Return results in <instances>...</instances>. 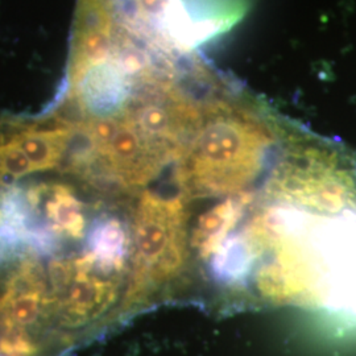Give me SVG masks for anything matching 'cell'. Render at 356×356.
Returning <instances> with one entry per match:
<instances>
[{"label":"cell","mask_w":356,"mask_h":356,"mask_svg":"<svg viewBox=\"0 0 356 356\" xmlns=\"http://www.w3.org/2000/svg\"><path fill=\"white\" fill-rule=\"evenodd\" d=\"M32 172H36V168L16 144L0 147V179L24 177Z\"/></svg>","instance_id":"4"},{"label":"cell","mask_w":356,"mask_h":356,"mask_svg":"<svg viewBox=\"0 0 356 356\" xmlns=\"http://www.w3.org/2000/svg\"><path fill=\"white\" fill-rule=\"evenodd\" d=\"M51 191V198L47 209L53 223L51 227L58 234L64 232L74 239L82 238L85 216L82 214L81 202L64 185H53Z\"/></svg>","instance_id":"3"},{"label":"cell","mask_w":356,"mask_h":356,"mask_svg":"<svg viewBox=\"0 0 356 356\" xmlns=\"http://www.w3.org/2000/svg\"><path fill=\"white\" fill-rule=\"evenodd\" d=\"M72 277V267L69 263L57 260L51 264V285L56 289L65 288Z\"/></svg>","instance_id":"6"},{"label":"cell","mask_w":356,"mask_h":356,"mask_svg":"<svg viewBox=\"0 0 356 356\" xmlns=\"http://www.w3.org/2000/svg\"><path fill=\"white\" fill-rule=\"evenodd\" d=\"M89 254L92 266L110 273L120 270L129 248L124 225L118 218H99L92 225L89 236Z\"/></svg>","instance_id":"1"},{"label":"cell","mask_w":356,"mask_h":356,"mask_svg":"<svg viewBox=\"0 0 356 356\" xmlns=\"http://www.w3.org/2000/svg\"><path fill=\"white\" fill-rule=\"evenodd\" d=\"M26 245L40 254H54L60 248L58 232L49 226L33 225L26 235Z\"/></svg>","instance_id":"5"},{"label":"cell","mask_w":356,"mask_h":356,"mask_svg":"<svg viewBox=\"0 0 356 356\" xmlns=\"http://www.w3.org/2000/svg\"><path fill=\"white\" fill-rule=\"evenodd\" d=\"M74 129L76 127L45 134L24 132L15 139L13 144L26 153L36 170H51L61 164Z\"/></svg>","instance_id":"2"}]
</instances>
